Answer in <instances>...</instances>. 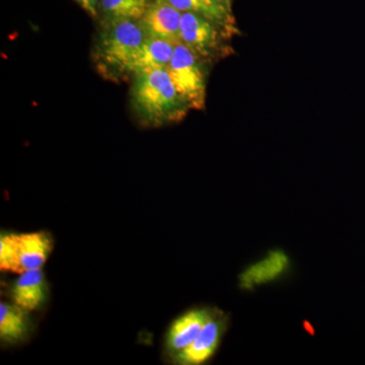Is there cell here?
<instances>
[{
  "label": "cell",
  "instance_id": "11",
  "mask_svg": "<svg viewBox=\"0 0 365 365\" xmlns=\"http://www.w3.org/2000/svg\"><path fill=\"white\" fill-rule=\"evenodd\" d=\"M34 330L30 311L14 302L0 304V340L6 346L20 345L31 337Z\"/></svg>",
  "mask_w": 365,
  "mask_h": 365
},
{
  "label": "cell",
  "instance_id": "14",
  "mask_svg": "<svg viewBox=\"0 0 365 365\" xmlns=\"http://www.w3.org/2000/svg\"><path fill=\"white\" fill-rule=\"evenodd\" d=\"M103 9L110 18L140 21L150 0H102Z\"/></svg>",
  "mask_w": 365,
  "mask_h": 365
},
{
  "label": "cell",
  "instance_id": "3",
  "mask_svg": "<svg viewBox=\"0 0 365 365\" xmlns=\"http://www.w3.org/2000/svg\"><path fill=\"white\" fill-rule=\"evenodd\" d=\"M54 248L47 232L4 234L0 237V269L21 274L42 268Z\"/></svg>",
  "mask_w": 365,
  "mask_h": 365
},
{
  "label": "cell",
  "instance_id": "9",
  "mask_svg": "<svg viewBox=\"0 0 365 365\" xmlns=\"http://www.w3.org/2000/svg\"><path fill=\"white\" fill-rule=\"evenodd\" d=\"M182 11L168 0H153L139 21L148 37L179 42Z\"/></svg>",
  "mask_w": 365,
  "mask_h": 365
},
{
  "label": "cell",
  "instance_id": "15",
  "mask_svg": "<svg viewBox=\"0 0 365 365\" xmlns=\"http://www.w3.org/2000/svg\"><path fill=\"white\" fill-rule=\"evenodd\" d=\"M76 1L91 16H97L98 2L102 0H76Z\"/></svg>",
  "mask_w": 365,
  "mask_h": 365
},
{
  "label": "cell",
  "instance_id": "5",
  "mask_svg": "<svg viewBox=\"0 0 365 365\" xmlns=\"http://www.w3.org/2000/svg\"><path fill=\"white\" fill-rule=\"evenodd\" d=\"M230 318L225 312L212 307L210 316L194 342L173 360L179 365H202L215 356L227 333Z\"/></svg>",
  "mask_w": 365,
  "mask_h": 365
},
{
  "label": "cell",
  "instance_id": "10",
  "mask_svg": "<svg viewBox=\"0 0 365 365\" xmlns=\"http://www.w3.org/2000/svg\"><path fill=\"white\" fill-rule=\"evenodd\" d=\"M11 300L28 311H40L49 299V287L42 268L20 274L9 289Z\"/></svg>",
  "mask_w": 365,
  "mask_h": 365
},
{
  "label": "cell",
  "instance_id": "12",
  "mask_svg": "<svg viewBox=\"0 0 365 365\" xmlns=\"http://www.w3.org/2000/svg\"><path fill=\"white\" fill-rule=\"evenodd\" d=\"M176 43L160 38L148 37L143 47L130 67V74L143 73V72L167 69L173 55Z\"/></svg>",
  "mask_w": 365,
  "mask_h": 365
},
{
  "label": "cell",
  "instance_id": "2",
  "mask_svg": "<svg viewBox=\"0 0 365 365\" xmlns=\"http://www.w3.org/2000/svg\"><path fill=\"white\" fill-rule=\"evenodd\" d=\"M145 39L139 21L110 18L97 46L98 67L110 76L130 73L132 63Z\"/></svg>",
  "mask_w": 365,
  "mask_h": 365
},
{
  "label": "cell",
  "instance_id": "7",
  "mask_svg": "<svg viewBox=\"0 0 365 365\" xmlns=\"http://www.w3.org/2000/svg\"><path fill=\"white\" fill-rule=\"evenodd\" d=\"M213 307H196L178 317L165 338V354L170 361L188 348L200 333Z\"/></svg>",
  "mask_w": 365,
  "mask_h": 365
},
{
  "label": "cell",
  "instance_id": "8",
  "mask_svg": "<svg viewBox=\"0 0 365 365\" xmlns=\"http://www.w3.org/2000/svg\"><path fill=\"white\" fill-rule=\"evenodd\" d=\"M292 261L282 250H272L261 259L250 264L239 276V287L245 292L282 279L290 270Z\"/></svg>",
  "mask_w": 365,
  "mask_h": 365
},
{
  "label": "cell",
  "instance_id": "16",
  "mask_svg": "<svg viewBox=\"0 0 365 365\" xmlns=\"http://www.w3.org/2000/svg\"><path fill=\"white\" fill-rule=\"evenodd\" d=\"M215 1L220 2V4H227V6H230V0H215Z\"/></svg>",
  "mask_w": 365,
  "mask_h": 365
},
{
  "label": "cell",
  "instance_id": "13",
  "mask_svg": "<svg viewBox=\"0 0 365 365\" xmlns=\"http://www.w3.org/2000/svg\"><path fill=\"white\" fill-rule=\"evenodd\" d=\"M172 6L182 13L200 14L204 18L212 21L223 31L232 34L234 19L230 14V6L220 4L215 0H168Z\"/></svg>",
  "mask_w": 365,
  "mask_h": 365
},
{
  "label": "cell",
  "instance_id": "4",
  "mask_svg": "<svg viewBox=\"0 0 365 365\" xmlns=\"http://www.w3.org/2000/svg\"><path fill=\"white\" fill-rule=\"evenodd\" d=\"M167 71L189 109H203L206 101V83L200 66V57L179 41L175 46L174 55Z\"/></svg>",
  "mask_w": 365,
  "mask_h": 365
},
{
  "label": "cell",
  "instance_id": "6",
  "mask_svg": "<svg viewBox=\"0 0 365 365\" xmlns=\"http://www.w3.org/2000/svg\"><path fill=\"white\" fill-rule=\"evenodd\" d=\"M200 14L182 13L180 26V42L199 57L215 56L222 51L223 30Z\"/></svg>",
  "mask_w": 365,
  "mask_h": 365
},
{
  "label": "cell",
  "instance_id": "1",
  "mask_svg": "<svg viewBox=\"0 0 365 365\" xmlns=\"http://www.w3.org/2000/svg\"><path fill=\"white\" fill-rule=\"evenodd\" d=\"M131 95L137 116L150 126L180 121L189 110L167 69L136 74Z\"/></svg>",
  "mask_w": 365,
  "mask_h": 365
}]
</instances>
